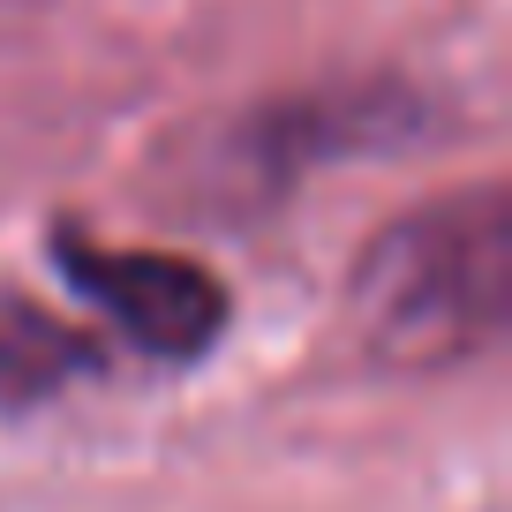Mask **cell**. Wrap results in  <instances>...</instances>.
<instances>
[{"mask_svg":"<svg viewBox=\"0 0 512 512\" xmlns=\"http://www.w3.org/2000/svg\"><path fill=\"white\" fill-rule=\"evenodd\" d=\"M61 272L76 279L83 302H98L136 347L189 362L219 339L226 324V287L189 264V256L159 249H106V241H61Z\"/></svg>","mask_w":512,"mask_h":512,"instance_id":"obj_2","label":"cell"},{"mask_svg":"<svg viewBox=\"0 0 512 512\" xmlns=\"http://www.w3.org/2000/svg\"><path fill=\"white\" fill-rule=\"evenodd\" d=\"M512 204L497 181L392 219L354 264V339L384 369H452L505 332Z\"/></svg>","mask_w":512,"mask_h":512,"instance_id":"obj_1","label":"cell"}]
</instances>
